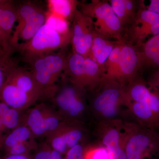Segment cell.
Here are the masks:
<instances>
[{
    "label": "cell",
    "instance_id": "ab89813d",
    "mask_svg": "<svg viewBox=\"0 0 159 159\" xmlns=\"http://www.w3.org/2000/svg\"><path fill=\"white\" fill-rule=\"evenodd\" d=\"M79 159H85V158H84V156L81 157Z\"/></svg>",
    "mask_w": 159,
    "mask_h": 159
},
{
    "label": "cell",
    "instance_id": "52a82bcc",
    "mask_svg": "<svg viewBox=\"0 0 159 159\" xmlns=\"http://www.w3.org/2000/svg\"><path fill=\"white\" fill-rule=\"evenodd\" d=\"M23 120L34 138L48 136L66 121L55 110L43 103L29 110Z\"/></svg>",
    "mask_w": 159,
    "mask_h": 159
},
{
    "label": "cell",
    "instance_id": "d6986e66",
    "mask_svg": "<svg viewBox=\"0 0 159 159\" xmlns=\"http://www.w3.org/2000/svg\"><path fill=\"white\" fill-rule=\"evenodd\" d=\"M119 41L111 40L108 38L94 31L91 49L90 58L101 68Z\"/></svg>",
    "mask_w": 159,
    "mask_h": 159
},
{
    "label": "cell",
    "instance_id": "8992f818",
    "mask_svg": "<svg viewBox=\"0 0 159 159\" xmlns=\"http://www.w3.org/2000/svg\"><path fill=\"white\" fill-rule=\"evenodd\" d=\"M78 9L93 20L95 30L99 34L116 41H124L122 37L124 29L107 1L79 2Z\"/></svg>",
    "mask_w": 159,
    "mask_h": 159
},
{
    "label": "cell",
    "instance_id": "4316f807",
    "mask_svg": "<svg viewBox=\"0 0 159 159\" xmlns=\"http://www.w3.org/2000/svg\"><path fill=\"white\" fill-rule=\"evenodd\" d=\"M20 111L0 101V119L5 129L13 130L20 125L23 120Z\"/></svg>",
    "mask_w": 159,
    "mask_h": 159
},
{
    "label": "cell",
    "instance_id": "4dcf8cb0",
    "mask_svg": "<svg viewBox=\"0 0 159 159\" xmlns=\"http://www.w3.org/2000/svg\"><path fill=\"white\" fill-rule=\"evenodd\" d=\"M36 147L34 140L20 143L6 151V156L29 155L30 152Z\"/></svg>",
    "mask_w": 159,
    "mask_h": 159
},
{
    "label": "cell",
    "instance_id": "f35d334b",
    "mask_svg": "<svg viewBox=\"0 0 159 159\" xmlns=\"http://www.w3.org/2000/svg\"><path fill=\"white\" fill-rule=\"evenodd\" d=\"M5 129L4 128V126H3L2 121L0 119V144H1V142H2V139H1V134H2V133L3 132V131L5 130Z\"/></svg>",
    "mask_w": 159,
    "mask_h": 159
},
{
    "label": "cell",
    "instance_id": "74e56055",
    "mask_svg": "<svg viewBox=\"0 0 159 159\" xmlns=\"http://www.w3.org/2000/svg\"><path fill=\"white\" fill-rule=\"evenodd\" d=\"M4 1L5 0H0V17H1V11H2V8L3 5H4ZM0 45L2 46L3 47H4L5 48H6V50H8V51H11V52H12L10 50H8L6 48L5 46H4V43H3L2 39V35H1V30H0ZM14 53V52H13Z\"/></svg>",
    "mask_w": 159,
    "mask_h": 159
},
{
    "label": "cell",
    "instance_id": "5bb4252c",
    "mask_svg": "<svg viewBox=\"0 0 159 159\" xmlns=\"http://www.w3.org/2000/svg\"><path fill=\"white\" fill-rule=\"evenodd\" d=\"M6 80L38 99L43 97L47 98L45 92L34 79L31 71L19 65L10 72Z\"/></svg>",
    "mask_w": 159,
    "mask_h": 159
},
{
    "label": "cell",
    "instance_id": "f546056e",
    "mask_svg": "<svg viewBox=\"0 0 159 159\" xmlns=\"http://www.w3.org/2000/svg\"><path fill=\"white\" fill-rule=\"evenodd\" d=\"M46 24H48L56 31L62 33H67L71 30L69 27L68 22L61 18L47 12Z\"/></svg>",
    "mask_w": 159,
    "mask_h": 159
},
{
    "label": "cell",
    "instance_id": "83f0119b",
    "mask_svg": "<svg viewBox=\"0 0 159 159\" xmlns=\"http://www.w3.org/2000/svg\"><path fill=\"white\" fill-rule=\"evenodd\" d=\"M13 53L0 45V90L9 73L19 65L17 61L12 57Z\"/></svg>",
    "mask_w": 159,
    "mask_h": 159
},
{
    "label": "cell",
    "instance_id": "4fadbf2b",
    "mask_svg": "<svg viewBox=\"0 0 159 159\" xmlns=\"http://www.w3.org/2000/svg\"><path fill=\"white\" fill-rule=\"evenodd\" d=\"M139 69L138 51L124 42L119 55L117 82L124 86L137 77Z\"/></svg>",
    "mask_w": 159,
    "mask_h": 159
},
{
    "label": "cell",
    "instance_id": "2e32d148",
    "mask_svg": "<svg viewBox=\"0 0 159 159\" xmlns=\"http://www.w3.org/2000/svg\"><path fill=\"white\" fill-rule=\"evenodd\" d=\"M16 22V5L13 1L5 0L0 17V30L5 47L13 52L11 39L14 32V25Z\"/></svg>",
    "mask_w": 159,
    "mask_h": 159
},
{
    "label": "cell",
    "instance_id": "5b68a950",
    "mask_svg": "<svg viewBox=\"0 0 159 159\" xmlns=\"http://www.w3.org/2000/svg\"><path fill=\"white\" fill-rule=\"evenodd\" d=\"M62 83L51 97L56 111L66 121H78L87 109V91L72 83L62 74Z\"/></svg>",
    "mask_w": 159,
    "mask_h": 159
},
{
    "label": "cell",
    "instance_id": "e575fe53",
    "mask_svg": "<svg viewBox=\"0 0 159 159\" xmlns=\"http://www.w3.org/2000/svg\"><path fill=\"white\" fill-rule=\"evenodd\" d=\"M148 85L157 89L159 93V69L151 77Z\"/></svg>",
    "mask_w": 159,
    "mask_h": 159
},
{
    "label": "cell",
    "instance_id": "3957f363",
    "mask_svg": "<svg viewBox=\"0 0 159 159\" xmlns=\"http://www.w3.org/2000/svg\"><path fill=\"white\" fill-rule=\"evenodd\" d=\"M71 37V31L69 33H60L45 24L31 39L25 43H19L15 51L19 52L25 61L63 48L70 43Z\"/></svg>",
    "mask_w": 159,
    "mask_h": 159
},
{
    "label": "cell",
    "instance_id": "ba28073f",
    "mask_svg": "<svg viewBox=\"0 0 159 159\" xmlns=\"http://www.w3.org/2000/svg\"><path fill=\"white\" fill-rule=\"evenodd\" d=\"M143 1H140V8L131 24L129 26L130 42L140 46L146 39L159 34V14L145 9Z\"/></svg>",
    "mask_w": 159,
    "mask_h": 159
},
{
    "label": "cell",
    "instance_id": "f1b7e54d",
    "mask_svg": "<svg viewBox=\"0 0 159 159\" xmlns=\"http://www.w3.org/2000/svg\"><path fill=\"white\" fill-rule=\"evenodd\" d=\"M114 12L120 21L124 30L130 24L126 13L123 0H111L109 1Z\"/></svg>",
    "mask_w": 159,
    "mask_h": 159
},
{
    "label": "cell",
    "instance_id": "30bf717a",
    "mask_svg": "<svg viewBox=\"0 0 159 159\" xmlns=\"http://www.w3.org/2000/svg\"><path fill=\"white\" fill-rule=\"evenodd\" d=\"M84 137V130L81 122L66 121L47 137L48 145L61 154L77 144L81 143Z\"/></svg>",
    "mask_w": 159,
    "mask_h": 159
},
{
    "label": "cell",
    "instance_id": "836d02e7",
    "mask_svg": "<svg viewBox=\"0 0 159 159\" xmlns=\"http://www.w3.org/2000/svg\"><path fill=\"white\" fill-rule=\"evenodd\" d=\"M52 148L48 144L43 145L34 154L32 159H51Z\"/></svg>",
    "mask_w": 159,
    "mask_h": 159
},
{
    "label": "cell",
    "instance_id": "d6a6232c",
    "mask_svg": "<svg viewBox=\"0 0 159 159\" xmlns=\"http://www.w3.org/2000/svg\"><path fill=\"white\" fill-rule=\"evenodd\" d=\"M85 148L81 143L70 148L66 154L65 159H79L84 156Z\"/></svg>",
    "mask_w": 159,
    "mask_h": 159
},
{
    "label": "cell",
    "instance_id": "1f68e13d",
    "mask_svg": "<svg viewBox=\"0 0 159 159\" xmlns=\"http://www.w3.org/2000/svg\"><path fill=\"white\" fill-rule=\"evenodd\" d=\"M84 157L85 159H111L108 151L102 146L85 150Z\"/></svg>",
    "mask_w": 159,
    "mask_h": 159
},
{
    "label": "cell",
    "instance_id": "484cf974",
    "mask_svg": "<svg viewBox=\"0 0 159 159\" xmlns=\"http://www.w3.org/2000/svg\"><path fill=\"white\" fill-rule=\"evenodd\" d=\"M47 18V12L40 9L29 20L20 34V39L25 42L31 39L46 24Z\"/></svg>",
    "mask_w": 159,
    "mask_h": 159
},
{
    "label": "cell",
    "instance_id": "9c48e42d",
    "mask_svg": "<svg viewBox=\"0 0 159 159\" xmlns=\"http://www.w3.org/2000/svg\"><path fill=\"white\" fill-rule=\"evenodd\" d=\"M71 29L72 53L90 58L93 34L95 31L93 20L78 9Z\"/></svg>",
    "mask_w": 159,
    "mask_h": 159
},
{
    "label": "cell",
    "instance_id": "ffe728a7",
    "mask_svg": "<svg viewBox=\"0 0 159 159\" xmlns=\"http://www.w3.org/2000/svg\"><path fill=\"white\" fill-rule=\"evenodd\" d=\"M41 9L37 4L27 1L16 5V22L17 25L15 28L11 39V45L15 51V48L19 44V40L21 32L28 21L37 11Z\"/></svg>",
    "mask_w": 159,
    "mask_h": 159
},
{
    "label": "cell",
    "instance_id": "44dd1931",
    "mask_svg": "<svg viewBox=\"0 0 159 159\" xmlns=\"http://www.w3.org/2000/svg\"><path fill=\"white\" fill-rule=\"evenodd\" d=\"M138 51L139 69L142 67H159V34L151 38L140 46Z\"/></svg>",
    "mask_w": 159,
    "mask_h": 159
},
{
    "label": "cell",
    "instance_id": "7c38bea8",
    "mask_svg": "<svg viewBox=\"0 0 159 159\" xmlns=\"http://www.w3.org/2000/svg\"><path fill=\"white\" fill-rule=\"evenodd\" d=\"M125 106L129 102H140L148 106L159 115V93L156 89L148 86L145 81L134 78L124 86Z\"/></svg>",
    "mask_w": 159,
    "mask_h": 159
},
{
    "label": "cell",
    "instance_id": "cb8c5ba5",
    "mask_svg": "<svg viewBox=\"0 0 159 159\" xmlns=\"http://www.w3.org/2000/svg\"><path fill=\"white\" fill-rule=\"evenodd\" d=\"M34 138L29 127L22 123L11 130L7 136L2 140L0 144L6 151L17 144L33 141Z\"/></svg>",
    "mask_w": 159,
    "mask_h": 159
},
{
    "label": "cell",
    "instance_id": "7a4b0ae2",
    "mask_svg": "<svg viewBox=\"0 0 159 159\" xmlns=\"http://www.w3.org/2000/svg\"><path fill=\"white\" fill-rule=\"evenodd\" d=\"M91 93V110L99 122L119 119L121 108L125 107L124 86L116 81L105 83Z\"/></svg>",
    "mask_w": 159,
    "mask_h": 159
},
{
    "label": "cell",
    "instance_id": "d4e9b609",
    "mask_svg": "<svg viewBox=\"0 0 159 159\" xmlns=\"http://www.w3.org/2000/svg\"><path fill=\"white\" fill-rule=\"evenodd\" d=\"M84 67L86 90L91 93L99 87L101 82V69L97 63L89 57H85Z\"/></svg>",
    "mask_w": 159,
    "mask_h": 159
},
{
    "label": "cell",
    "instance_id": "9a60e30c",
    "mask_svg": "<svg viewBox=\"0 0 159 159\" xmlns=\"http://www.w3.org/2000/svg\"><path fill=\"white\" fill-rule=\"evenodd\" d=\"M38 99L7 80L0 90V101L20 111L29 108Z\"/></svg>",
    "mask_w": 159,
    "mask_h": 159
},
{
    "label": "cell",
    "instance_id": "603a6c76",
    "mask_svg": "<svg viewBox=\"0 0 159 159\" xmlns=\"http://www.w3.org/2000/svg\"><path fill=\"white\" fill-rule=\"evenodd\" d=\"M124 42L125 41H118V43L110 54L105 63L100 68L102 78L99 85L105 83L113 81L117 82L119 70V55Z\"/></svg>",
    "mask_w": 159,
    "mask_h": 159
},
{
    "label": "cell",
    "instance_id": "8fae6325",
    "mask_svg": "<svg viewBox=\"0 0 159 159\" xmlns=\"http://www.w3.org/2000/svg\"><path fill=\"white\" fill-rule=\"evenodd\" d=\"M122 123L123 121L118 119L100 121L98 125V136L111 159H126L122 144Z\"/></svg>",
    "mask_w": 159,
    "mask_h": 159
},
{
    "label": "cell",
    "instance_id": "e0dca14e",
    "mask_svg": "<svg viewBox=\"0 0 159 159\" xmlns=\"http://www.w3.org/2000/svg\"><path fill=\"white\" fill-rule=\"evenodd\" d=\"M125 107L136 119L139 125L144 128L159 131V115L148 106L140 102H129Z\"/></svg>",
    "mask_w": 159,
    "mask_h": 159
},
{
    "label": "cell",
    "instance_id": "ac0fdd59",
    "mask_svg": "<svg viewBox=\"0 0 159 159\" xmlns=\"http://www.w3.org/2000/svg\"><path fill=\"white\" fill-rule=\"evenodd\" d=\"M85 57L80 54L73 53L67 56L65 68L63 74L72 83L86 90Z\"/></svg>",
    "mask_w": 159,
    "mask_h": 159
},
{
    "label": "cell",
    "instance_id": "8d00e7d4",
    "mask_svg": "<svg viewBox=\"0 0 159 159\" xmlns=\"http://www.w3.org/2000/svg\"><path fill=\"white\" fill-rule=\"evenodd\" d=\"M62 154L57 151L52 149L51 159H65L63 158Z\"/></svg>",
    "mask_w": 159,
    "mask_h": 159
},
{
    "label": "cell",
    "instance_id": "d590c367",
    "mask_svg": "<svg viewBox=\"0 0 159 159\" xmlns=\"http://www.w3.org/2000/svg\"><path fill=\"white\" fill-rule=\"evenodd\" d=\"M3 159H32L29 155L6 156Z\"/></svg>",
    "mask_w": 159,
    "mask_h": 159
},
{
    "label": "cell",
    "instance_id": "6da1fadb",
    "mask_svg": "<svg viewBox=\"0 0 159 159\" xmlns=\"http://www.w3.org/2000/svg\"><path fill=\"white\" fill-rule=\"evenodd\" d=\"M122 133L126 159L159 158V131L144 128L137 122H123Z\"/></svg>",
    "mask_w": 159,
    "mask_h": 159
},
{
    "label": "cell",
    "instance_id": "7402d4cb",
    "mask_svg": "<svg viewBox=\"0 0 159 159\" xmlns=\"http://www.w3.org/2000/svg\"><path fill=\"white\" fill-rule=\"evenodd\" d=\"M48 11L65 20L69 23L73 21L79 2L76 0H48Z\"/></svg>",
    "mask_w": 159,
    "mask_h": 159
},
{
    "label": "cell",
    "instance_id": "277c9868",
    "mask_svg": "<svg viewBox=\"0 0 159 159\" xmlns=\"http://www.w3.org/2000/svg\"><path fill=\"white\" fill-rule=\"evenodd\" d=\"M67 56L64 52L51 53L26 61L34 79L45 92L47 98H51L57 88L55 83L65 68Z\"/></svg>",
    "mask_w": 159,
    "mask_h": 159
}]
</instances>
